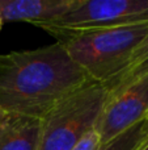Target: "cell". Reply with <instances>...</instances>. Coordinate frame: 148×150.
Instances as JSON below:
<instances>
[{
  "label": "cell",
  "instance_id": "1",
  "mask_svg": "<svg viewBox=\"0 0 148 150\" xmlns=\"http://www.w3.org/2000/svg\"><path fill=\"white\" fill-rule=\"evenodd\" d=\"M89 79L58 42L0 54V109L42 119Z\"/></svg>",
  "mask_w": 148,
  "mask_h": 150
},
{
  "label": "cell",
  "instance_id": "2",
  "mask_svg": "<svg viewBox=\"0 0 148 150\" xmlns=\"http://www.w3.org/2000/svg\"><path fill=\"white\" fill-rule=\"evenodd\" d=\"M60 44L92 80L106 84L126 67L134 50L148 36V21L105 29L72 30L41 26Z\"/></svg>",
  "mask_w": 148,
  "mask_h": 150
},
{
  "label": "cell",
  "instance_id": "3",
  "mask_svg": "<svg viewBox=\"0 0 148 150\" xmlns=\"http://www.w3.org/2000/svg\"><path fill=\"white\" fill-rule=\"evenodd\" d=\"M108 96L102 83L89 79L60 99L41 119L38 150H71L96 128Z\"/></svg>",
  "mask_w": 148,
  "mask_h": 150
},
{
  "label": "cell",
  "instance_id": "4",
  "mask_svg": "<svg viewBox=\"0 0 148 150\" xmlns=\"http://www.w3.org/2000/svg\"><path fill=\"white\" fill-rule=\"evenodd\" d=\"M148 21V0H73L66 13L41 26L72 30L105 29Z\"/></svg>",
  "mask_w": 148,
  "mask_h": 150
},
{
  "label": "cell",
  "instance_id": "5",
  "mask_svg": "<svg viewBox=\"0 0 148 150\" xmlns=\"http://www.w3.org/2000/svg\"><path fill=\"white\" fill-rule=\"evenodd\" d=\"M148 116V74L136 79L126 88L108 96L96 130L101 145L114 140Z\"/></svg>",
  "mask_w": 148,
  "mask_h": 150
},
{
  "label": "cell",
  "instance_id": "6",
  "mask_svg": "<svg viewBox=\"0 0 148 150\" xmlns=\"http://www.w3.org/2000/svg\"><path fill=\"white\" fill-rule=\"evenodd\" d=\"M73 0H0L4 21H24L46 25L66 13Z\"/></svg>",
  "mask_w": 148,
  "mask_h": 150
},
{
  "label": "cell",
  "instance_id": "7",
  "mask_svg": "<svg viewBox=\"0 0 148 150\" xmlns=\"http://www.w3.org/2000/svg\"><path fill=\"white\" fill-rule=\"evenodd\" d=\"M41 119L10 115L0 129V150H38Z\"/></svg>",
  "mask_w": 148,
  "mask_h": 150
},
{
  "label": "cell",
  "instance_id": "8",
  "mask_svg": "<svg viewBox=\"0 0 148 150\" xmlns=\"http://www.w3.org/2000/svg\"><path fill=\"white\" fill-rule=\"evenodd\" d=\"M148 74V36L140 42L138 47L134 50L128 59L126 67L119 75L104 84L109 91V95L126 88L136 79Z\"/></svg>",
  "mask_w": 148,
  "mask_h": 150
},
{
  "label": "cell",
  "instance_id": "9",
  "mask_svg": "<svg viewBox=\"0 0 148 150\" xmlns=\"http://www.w3.org/2000/svg\"><path fill=\"white\" fill-rule=\"evenodd\" d=\"M148 142V120L135 124L117 136L114 140L100 146L98 150H140Z\"/></svg>",
  "mask_w": 148,
  "mask_h": 150
},
{
  "label": "cell",
  "instance_id": "10",
  "mask_svg": "<svg viewBox=\"0 0 148 150\" xmlns=\"http://www.w3.org/2000/svg\"><path fill=\"white\" fill-rule=\"evenodd\" d=\"M100 146H101L100 134L96 128H93L84 137H81L71 150H98Z\"/></svg>",
  "mask_w": 148,
  "mask_h": 150
},
{
  "label": "cell",
  "instance_id": "11",
  "mask_svg": "<svg viewBox=\"0 0 148 150\" xmlns=\"http://www.w3.org/2000/svg\"><path fill=\"white\" fill-rule=\"evenodd\" d=\"M9 116H10V113H8V112H5V111H3V109H0V129H1L3 125L7 122V120L9 119Z\"/></svg>",
  "mask_w": 148,
  "mask_h": 150
},
{
  "label": "cell",
  "instance_id": "12",
  "mask_svg": "<svg viewBox=\"0 0 148 150\" xmlns=\"http://www.w3.org/2000/svg\"><path fill=\"white\" fill-rule=\"evenodd\" d=\"M3 24H4V20H3L1 15H0V30H1V28H3Z\"/></svg>",
  "mask_w": 148,
  "mask_h": 150
},
{
  "label": "cell",
  "instance_id": "13",
  "mask_svg": "<svg viewBox=\"0 0 148 150\" xmlns=\"http://www.w3.org/2000/svg\"><path fill=\"white\" fill-rule=\"evenodd\" d=\"M140 150H148V142H147L146 145H144V146H143V148H142Z\"/></svg>",
  "mask_w": 148,
  "mask_h": 150
},
{
  "label": "cell",
  "instance_id": "14",
  "mask_svg": "<svg viewBox=\"0 0 148 150\" xmlns=\"http://www.w3.org/2000/svg\"><path fill=\"white\" fill-rule=\"evenodd\" d=\"M147 120H148V116H147Z\"/></svg>",
  "mask_w": 148,
  "mask_h": 150
}]
</instances>
